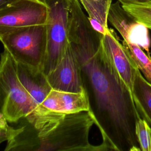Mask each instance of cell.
I'll use <instances>...</instances> for the list:
<instances>
[{
  "label": "cell",
  "mask_w": 151,
  "mask_h": 151,
  "mask_svg": "<svg viewBox=\"0 0 151 151\" xmlns=\"http://www.w3.org/2000/svg\"><path fill=\"white\" fill-rule=\"evenodd\" d=\"M17 63V62H16ZM18 77L33 99L40 105L52 90L41 70L35 69L26 65L17 63Z\"/></svg>",
  "instance_id": "cell-11"
},
{
  "label": "cell",
  "mask_w": 151,
  "mask_h": 151,
  "mask_svg": "<svg viewBox=\"0 0 151 151\" xmlns=\"http://www.w3.org/2000/svg\"><path fill=\"white\" fill-rule=\"evenodd\" d=\"M47 6V48L42 67L47 76L57 65L69 44L68 14L71 0H41Z\"/></svg>",
  "instance_id": "cell-5"
},
{
  "label": "cell",
  "mask_w": 151,
  "mask_h": 151,
  "mask_svg": "<svg viewBox=\"0 0 151 151\" xmlns=\"http://www.w3.org/2000/svg\"><path fill=\"white\" fill-rule=\"evenodd\" d=\"M94 124L90 111L65 114L52 129L37 132L21 124L7 142L5 151H105L101 143L93 145L89 133Z\"/></svg>",
  "instance_id": "cell-2"
},
{
  "label": "cell",
  "mask_w": 151,
  "mask_h": 151,
  "mask_svg": "<svg viewBox=\"0 0 151 151\" xmlns=\"http://www.w3.org/2000/svg\"><path fill=\"white\" fill-rule=\"evenodd\" d=\"M108 22L119 32L126 42L140 47L147 54H150L151 45L149 29L136 20L117 1L112 2L109 11Z\"/></svg>",
  "instance_id": "cell-7"
},
{
  "label": "cell",
  "mask_w": 151,
  "mask_h": 151,
  "mask_svg": "<svg viewBox=\"0 0 151 151\" xmlns=\"http://www.w3.org/2000/svg\"><path fill=\"white\" fill-rule=\"evenodd\" d=\"M117 1H122V0H117Z\"/></svg>",
  "instance_id": "cell-19"
},
{
  "label": "cell",
  "mask_w": 151,
  "mask_h": 151,
  "mask_svg": "<svg viewBox=\"0 0 151 151\" xmlns=\"http://www.w3.org/2000/svg\"><path fill=\"white\" fill-rule=\"evenodd\" d=\"M16 0H0V9Z\"/></svg>",
  "instance_id": "cell-18"
},
{
  "label": "cell",
  "mask_w": 151,
  "mask_h": 151,
  "mask_svg": "<svg viewBox=\"0 0 151 151\" xmlns=\"http://www.w3.org/2000/svg\"><path fill=\"white\" fill-rule=\"evenodd\" d=\"M135 132L140 151H151V127L144 119H137Z\"/></svg>",
  "instance_id": "cell-16"
},
{
  "label": "cell",
  "mask_w": 151,
  "mask_h": 151,
  "mask_svg": "<svg viewBox=\"0 0 151 151\" xmlns=\"http://www.w3.org/2000/svg\"><path fill=\"white\" fill-rule=\"evenodd\" d=\"M47 6L41 0H16L0 9V37L17 29L45 24Z\"/></svg>",
  "instance_id": "cell-6"
},
{
  "label": "cell",
  "mask_w": 151,
  "mask_h": 151,
  "mask_svg": "<svg viewBox=\"0 0 151 151\" xmlns=\"http://www.w3.org/2000/svg\"><path fill=\"white\" fill-rule=\"evenodd\" d=\"M122 7L151 30V0H122Z\"/></svg>",
  "instance_id": "cell-14"
},
{
  "label": "cell",
  "mask_w": 151,
  "mask_h": 151,
  "mask_svg": "<svg viewBox=\"0 0 151 151\" xmlns=\"http://www.w3.org/2000/svg\"><path fill=\"white\" fill-rule=\"evenodd\" d=\"M47 78L52 89L56 90L78 93L86 90L81 68L70 43Z\"/></svg>",
  "instance_id": "cell-8"
},
{
  "label": "cell",
  "mask_w": 151,
  "mask_h": 151,
  "mask_svg": "<svg viewBox=\"0 0 151 151\" xmlns=\"http://www.w3.org/2000/svg\"><path fill=\"white\" fill-rule=\"evenodd\" d=\"M0 112L9 123L21 120L38 130L53 127L65 114L33 99L18 77L16 61L5 48L0 55Z\"/></svg>",
  "instance_id": "cell-3"
},
{
  "label": "cell",
  "mask_w": 151,
  "mask_h": 151,
  "mask_svg": "<svg viewBox=\"0 0 151 151\" xmlns=\"http://www.w3.org/2000/svg\"><path fill=\"white\" fill-rule=\"evenodd\" d=\"M93 29L104 34L109 29L107 17L113 0H79Z\"/></svg>",
  "instance_id": "cell-13"
},
{
  "label": "cell",
  "mask_w": 151,
  "mask_h": 151,
  "mask_svg": "<svg viewBox=\"0 0 151 151\" xmlns=\"http://www.w3.org/2000/svg\"><path fill=\"white\" fill-rule=\"evenodd\" d=\"M102 44L108 58L119 79L132 93L136 73V64L125 50L122 42L112 28L102 34Z\"/></svg>",
  "instance_id": "cell-9"
},
{
  "label": "cell",
  "mask_w": 151,
  "mask_h": 151,
  "mask_svg": "<svg viewBox=\"0 0 151 151\" xmlns=\"http://www.w3.org/2000/svg\"><path fill=\"white\" fill-rule=\"evenodd\" d=\"M8 122L0 112V144L4 142H8L15 134V128L9 125Z\"/></svg>",
  "instance_id": "cell-17"
},
{
  "label": "cell",
  "mask_w": 151,
  "mask_h": 151,
  "mask_svg": "<svg viewBox=\"0 0 151 151\" xmlns=\"http://www.w3.org/2000/svg\"><path fill=\"white\" fill-rule=\"evenodd\" d=\"M42 106L52 111L62 114L77 113L90 110V100L86 89L78 93L52 89Z\"/></svg>",
  "instance_id": "cell-10"
},
{
  "label": "cell",
  "mask_w": 151,
  "mask_h": 151,
  "mask_svg": "<svg viewBox=\"0 0 151 151\" xmlns=\"http://www.w3.org/2000/svg\"><path fill=\"white\" fill-rule=\"evenodd\" d=\"M132 96L139 117L151 127V83L146 80L139 69L136 73Z\"/></svg>",
  "instance_id": "cell-12"
},
{
  "label": "cell",
  "mask_w": 151,
  "mask_h": 151,
  "mask_svg": "<svg viewBox=\"0 0 151 151\" xmlns=\"http://www.w3.org/2000/svg\"><path fill=\"white\" fill-rule=\"evenodd\" d=\"M0 41L17 63L42 71L47 48L46 24L17 29L1 36Z\"/></svg>",
  "instance_id": "cell-4"
},
{
  "label": "cell",
  "mask_w": 151,
  "mask_h": 151,
  "mask_svg": "<svg viewBox=\"0 0 151 151\" xmlns=\"http://www.w3.org/2000/svg\"><path fill=\"white\" fill-rule=\"evenodd\" d=\"M102 34L84 12L71 14L68 38L86 83L90 111L106 151H140L135 132L140 117L132 93L114 71L104 51Z\"/></svg>",
  "instance_id": "cell-1"
},
{
  "label": "cell",
  "mask_w": 151,
  "mask_h": 151,
  "mask_svg": "<svg viewBox=\"0 0 151 151\" xmlns=\"http://www.w3.org/2000/svg\"><path fill=\"white\" fill-rule=\"evenodd\" d=\"M122 44L130 58L136 64L143 76L151 83V56L137 45L126 42Z\"/></svg>",
  "instance_id": "cell-15"
}]
</instances>
